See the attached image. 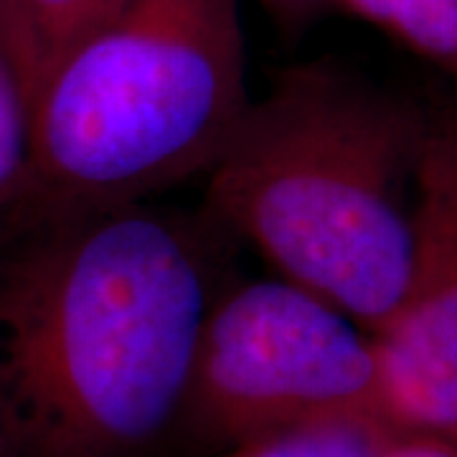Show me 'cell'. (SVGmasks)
Instances as JSON below:
<instances>
[{
    "mask_svg": "<svg viewBox=\"0 0 457 457\" xmlns=\"http://www.w3.org/2000/svg\"><path fill=\"white\" fill-rule=\"evenodd\" d=\"M457 77V0H336Z\"/></svg>",
    "mask_w": 457,
    "mask_h": 457,
    "instance_id": "obj_7",
    "label": "cell"
},
{
    "mask_svg": "<svg viewBox=\"0 0 457 457\" xmlns=\"http://www.w3.org/2000/svg\"><path fill=\"white\" fill-rule=\"evenodd\" d=\"M239 246L204 206H51L0 234V450L112 457L183 411Z\"/></svg>",
    "mask_w": 457,
    "mask_h": 457,
    "instance_id": "obj_1",
    "label": "cell"
},
{
    "mask_svg": "<svg viewBox=\"0 0 457 457\" xmlns=\"http://www.w3.org/2000/svg\"><path fill=\"white\" fill-rule=\"evenodd\" d=\"M239 0H128L31 97V191L150 201L204 179L246 104Z\"/></svg>",
    "mask_w": 457,
    "mask_h": 457,
    "instance_id": "obj_3",
    "label": "cell"
},
{
    "mask_svg": "<svg viewBox=\"0 0 457 457\" xmlns=\"http://www.w3.org/2000/svg\"><path fill=\"white\" fill-rule=\"evenodd\" d=\"M425 120L420 104L336 66L285 69L204 176V209L272 275L376 336L407 293Z\"/></svg>",
    "mask_w": 457,
    "mask_h": 457,
    "instance_id": "obj_2",
    "label": "cell"
},
{
    "mask_svg": "<svg viewBox=\"0 0 457 457\" xmlns=\"http://www.w3.org/2000/svg\"><path fill=\"white\" fill-rule=\"evenodd\" d=\"M128 0H0V54L31 104L66 54L110 23Z\"/></svg>",
    "mask_w": 457,
    "mask_h": 457,
    "instance_id": "obj_6",
    "label": "cell"
},
{
    "mask_svg": "<svg viewBox=\"0 0 457 457\" xmlns=\"http://www.w3.org/2000/svg\"><path fill=\"white\" fill-rule=\"evenodd\" d=\"M275 13H279L282 18H287V21H295V18L305 16V13H311L312 8H318L320 3H326V0H264Z\"/></svg>",
    "mask_w": 457,
    "mask_h": 457,
    "instance_id": "obj_11",
    "label": "cell"
},
{
    "mask_svg": "<svg viewBox=\"0 0 457 457\" xmlns=\"http://www.w3.org/2000/svg\"><path fill=\"white\" fill-rule=\"evenodd\" d=\"M254 442L320 420L384 411L374 336L338 305L290 279L234 278L198 336L183 411ZM180 411V414H183Z\"/></svg>",
    "mask_w": 457,
    "mask_h": 457,
    "instance_id": "obj_4",
    "label": "cell"
},
{
    "mask_svg": "<svg viewBox=\"0 0 457 457\" xmlns=\"http://www.w3.org/2000/svg\"><path fill=\"white\" fill-rule=\"evenodd\" d=\"M374 343L394 429L457 442V110H427L407 293Z\"/></svg>",
    "mask_w": 457,
    "mask_h": 457,
    "instance_id": "obj_5",
    "label": "cell"
},
{
    "mask_svg": "<svg viewBox=\"0 0 457 457\" xmlns=\"http://www.w3.org/2000/svg\"><path fill=\"white\" fill-rule=\"evenodd\" d=\"M31 191V107L0 54V234Z\"/></svg>",
    "mask_w": 457,
    "mask_h": 457,
    "instance_id": "obj_9",
    "label": "cell"
},
{
    "mask_svg": "<svg viewBox=\"0 0 457 457\" xmlns=\"http://www.w3.org/2000/svg\"><path fill=\"white\" fill-rule=\"evenodd\" d=\"M378 457H457V442L427 432L392 429L378 450Z\"/></svg>",
    "mask_w": 457,
    "mask_h": 457,
    "instance_id": "obj_10",
    "label": "cell"
},
{
    "mask_svg": "<svg viewBox=\"0 0 457 457\" xmlns=\"http://www.w3.org/2000/svg\"><path fill=\"white\" fill-rule=\"evenodd\" d=\"M392 429L374 420H320L246 442L239 457H378Z\"/></svg>",
    "mask_w": 457,
    "mask_h": 457,
    "instance_id": "obj_8",
    "label": "cell"
}]
</instances>
